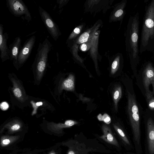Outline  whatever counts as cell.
<instances>
[{
  "mask_svg": "<svg viewBox=\"0 0 154 154\" xmlns=\"http://www.w3.org/2000/svg\"><path fill=\"white\" fill-rule=\"evenodd\" d=\"M6 6L10 12L16 17H20L28 23L32 17L29 10L22 0H7Z\"/></svg>",
  "mask_w": 154,
  "mask_h": 154,
  "instance_id": "5b68a950",
  "label": "cell"
},
{
  "mask_svg": "<svg viewBox=\"0 0 154 154\" xmlns=\"http://www.w3.org/2000/svg\"><path fill=\"white\" fill-rule=\"evenodd\" d=\"M140 53L154 52V0L145 7L141 29Z\"/></svg>",
  "mask_w": 154,
  "mask_h": 154,
  "instance_id": "6da1fadb",
  "label": "cell"
},
{
  "mask_svg": "<svg viewBox=\"0 0 154 154\" xmlns=\"http://www.w3.org/2000/svg\"><path fill=\"white\" fill-rule=\"evenodd\" d=\"M80 32V29L77 27L75 28L74 30V32L77 34H79Z\"/></svg>",
  "mask_w": 154,
  "mask_h": 154,
  "instance_id": "83f0119b",
  "label": "cell"
},
{
  "mask_svg": "<svg viewBox=\"0 0 154 154\" xmlns=\"http://www.w3.org/2000/svg\"><path fill=\"white\" fill-rule=\"evenodd\" d=\"M21 39L20 36L15 38L13 42L9 46V55L11 60L15 66L16 64L18 55L22 47L21 45Z\"/></svg>",
  "mask_w": 154,
  "mask_h": 154,
  "instance_id": "7c38bea8",
  "label": "cell"
},
{
  "mask_svg": "<svg viewBox=\"0 0 154 154\" xmlns=\"http://www.w3.org/2000/svg\"><path fill=\"white\" fill-rule=\"evenodd\" d=\"M81 49L82 51H85L87 49V46L86 44L85 43L83 44L81 46Z\"/></svg>",
  "mask_w": 154,
  "mask_h": 154,
  "instance_id": "4316f807",
  "label": "cell"
},
{
  "mask_svg": "<svg viewBox=\"0 0 154 154\" xmlns=\"http://www.w3.org/2000/svg\"><path fill=\"white\" fill-rule=\"evenodd\" d=\"M68 145L69 148L68 154H87L92 149L87 148L85 144L76 140H71Z\"/></svg>",
  "mask_w": 154,
  "mask_h": 154,
  "instance_id": "8fae6325",
  "label": "cell"
},
{
  "mask_svg": "<svg viewBox=\"0 0 154 154\" xmlns=\"http://www.w3.org/2000/svg\"><path fill=\"white\" fill-rule=\"evenodd\" d=\"M78 122L75 121L71 120H66L64 123H55L51 122L48 124V128L54 131H60L65 128H69L72 126L76 125Z\"/></svg>",
  "mask_w": 154,
  "mask_h": 154,
  "instance_id": "9a60e30c",
  "label": "cell"
},
{
  "mask_svg": "<svg viewBox=\"0 0 154 154\" xmlns=\"http://www.w3.org/2000/svg\"><path fill=\"white\" fill-rule=\"evenodd\" d=\"M139 16L138 12L130 17L128 27L127 44L130 62L135 68L140 60L138 40L139 34Z\"/></svg>",
  "mask_w": 154,
  "mask_h": 154,
  "instance_id": "7a4b0ae2",
  "label": "cell"
},
{
  "mask_svg": "<svg viewBox=\"0 0 154 154\" xmlns=\"http://www.w3.org/2000/svg\"><path fill=\"white\" fill-rule=\"evenodd\" d=\"M113 126L116 132L122 141L125 144L130 145V143L128 139L121 128L116 124H113Z\"/></svg>",
  "mask_w": 154,
  "mask_h": 154,
  "instance_id": "ac0fdd59",
  "label": "cell"
},
{
  "mask_svg": "<svg viewBox=\"0 0 154 154\" xmlns=\"http://www.w3.org/2000/svg\"><path fill=\"white\" fill-rule=\"evenodd\" d=\"M10 78L13 84L12 91L14 96L20 101L24 102L27 97L23 85L15 77L11 76Z\"/></svg>",
  "mask_w": 154,
  "mask_h": 154,
  "instance_id": "30bf717a",
  "label": "cell"
},
{
  "mask_svg": "<svg viewBox=\"0 0 154 154\" xmlns=\"http://www.w3.org/2000/svg\"><path fill=\"white\" fill-rule=\"evenodd\" d=\"M10 123L11 125L10 128L12 131H16L20 128L21 126L19 122L17 121L11 122Z\"/></svg>",
  "mask_w": 154,
  "mask_h": 154,
  "instance_id": "44dd1931",
  "label": "cell"
},
{
  "mask_svg": "<svg viewBox=\"0 0 154 154\" xmlns=\"http://www.w3.org/2000/svg\"><path fill=\"white\" fill-rule=\"evenodd\" d=\"M124 13V11L122 9L118 10L115 13V15L116 17H119L122 16Z\"/></svg>",
  "mask_w": 154,
  "mask_h": 154,
  "instance_id": "d4e9b609",
  "label": "cell"
},
{
  "mask_svg": "<svg viewBox=\"0 0 154 154\" xmlns=\"http://www.w3.org/2000/svg\"><path fill=\"white\" fill-rule=\"evenodd\" d=\"M153 94L151 91L146 92L147 103L149 108L152 110H154V97Z\"/></svg>",
  "mask_w": 154,
  "mask_h": 154,
  "instance_id": "d6986e66",
  "label": "cell"
},
{
  "mask_svg": "<svg viewBox=\"0 0 154 154\" xmlns=\"http://www.w3.org/2000/svg\"><path fill=\"white\" fill-rule=\"evenodd\" d=\"M74 79V75L70 74L63 82L61 86L62 89L67 91H73L75 88Z\"/></svg>",
  "mask_w": 154,
  "mask_h": 154,
  "instance_id": "2e32d148",
  "label": "cell"
},
{
  "mask_svg": "<svg viewBox=\"0 0 154 154\" xmlns=\"http://www.w3.org/2000/svg\"><path fill=\"white\" fill-rule=\"evenodd\" d=\"M122 96V89L120 85L116 86L114 89L113 94V99L114 102L115 108L117 109L118 103Z\"/></svg>",
  "mask_w": 154,
  "mask_h": 154,
  "instance_id": "e0dca14e",
  "label": "cell"
},
{
  "mask_svg": "<svg viewBox=\"0 0 154 154\" xmlns=\"http://www.w3.org/2000/svg\"><path fill=\"white\" fill-rule=\"evenodd\" d=\"M89 34L87 32H85L82 34L79 39V41L80 43H83L87 41L89 37Z\"/></svg>",
  "mask_w": 154,
  "mask_h": 154,
  "instance_id": "7402d4cb",
  "label": "cell"
},
{
  "mask_svg": "<svg viewBox=\"0 0 154 154\" xmlns=\"http://www.w3.org/2000/svg\"><path fill=\"white\" fill-rule=\"evenodd\" d=\"M38 11L41 20L48 32L53 38L56 41L60 35L58 26L48 12L40 6Z\"/></svg>",
  "mask_w": 154,
  "mask_h": 154,
  "instance_id": "8992f818",
  "label": "cell"
},
{
  "mask_svg": "<svg viewBox=\"0 0 154 154\" xmlns=\"http://www.w3.org/2000/svg\"><path fill=\"white\" fill-rule=\"evenodd\" d=\"M102 129L103 134L100 138L109 144L119 147L118 142L110 127L106 124H104L102 126Z\"/></svg>",
  "mask_w": 154,
  "mask_h": 154,
  "instance_id": "4fadbf2b",
  "label": "cell"
},
{
  "mask_svg": "<svg viewBox=\"0 0 154 154\" xmlns=\"http://www.w3.org/2000/svg\"><path fill=\"white\" fill-rule=\"evenodd\" d=\"M97 117L99 121H103L107 124H109L111 122L110 117L106 113L104 114L103 116L100 114Z\"/></svg>",
  "mask_w": 154,
  "mask_h": 154,
  "instance_id": "ffe728a7",
  "label": "cell"
},
{
  "mask_svg": "<svg viewBox=\"0 0 154 154\" xmlns=\"http://www.w3.org/2000/svg\"><path fill=\"white\" fill-rule=\"evenodd\" d=\"M10 142V140L8 139H4L2 141L3 144L5 145H6L9 144Z\"/></svg>",
  "mask_w": 154,
  "mask_h": 154,
  "instance_id": "484cf974",
  "label": "cell"
},
{
  "mask_svg": "<svg viewBox=\"0 0 154 154\" xmlns=\"http://www.w3.org/2000/svg\"><path fill=\"white\" fill-rule=\"evenodd\" d=\"M128 111L135 140L139 144L140 140V116L135 96L128 92Z\"/></svg>",
  "mask_w": 154,
  "mask_h": 154,
  "instance_id": "277c9868",
  "label": "cell"
},
{
  "mask_svg": "<svg viewBox=\"0 0 154 154\" xmlns=\"http://www.w3.org/2000/svg\"><path fill=\"white\" fill-rule=\"evenodd\" d=\"M119 59L116 60L112 63L111 70V73L112 74H114L117 70L119 64Z\"/></svg>",
  "mask_w": 154,
  "mask_h": 154,
  "instance_id": "603a6c76",
  "label": "cell"
},
{
  "mask_svg": "<svg viewBox=\"0 0 154 154\" xmlns=\"http://www.w3.org/2000/svg\"><path fill=\"white\" fill-rule=\"evenodd\" d=\"M8 34L4 33L3 25L0 24V57L2 62L10 59L9 48L7 45Z\"/></svg>",
  "mask_w": 154,
  "mask_h": 154,
  "instance_id": "9c48e42d",
  "label": "cell"
},
{
  "mask_svg": "<svg viewBox=\"0 0 154 154\" xmlns=\"http://www.w3.org/2000/svg\"><path fill=\"white\" fill-rule=\"evenodd\" d=\"M147 140L149 154H154V122L149 118L147 122Z\"/></svg>",
  "mask_w": 154,
  "mask_h": 154,
  "instance_id": "5bb4252c",
  "label": "cell"
},
{
  "mask_svg": "<svg viewBox=\"0 0 154 154\" xmlns=\"http://www.w3.org/2000/svg\"><path fill=\"white\" fill-rule=\"evenodd\" d=\"M52 45L47 38H45L38 45L37 52L32 65L35 71L37 80L41 79L48 64L49 54L51 50Z\"/></svg>",
  "mask_w": 154,
  "mask_h": 154,
  "instance_id": "3957f363",
  "label": "cell"
},
{
  "mask_svg": "<svg viewBox=\"0 0 154 154\" xmlns=\"http://www.w3.org/2000/svg\"><path fill=\"white\" fill-rule=\"evenodd\" d=\"M36 41V37L32 35L25 41L19 52L15 67H21L29 58Z\"/></svg>",
  "mask_w": 154,
  "mask_h": 154,
  "instance_id": "52a82bcc",
  "label": "cell"
},
{
  "mask_svg": "<svg viewBox=\"0 0 154 154\" xmlns=\"http://www.w3.org/2000/svg\"><path fill=\"white\" fill-rule=\"evenodd\" d=\"M54 154V153H51V154Z\"/></svg>",
  "mask_w": 154,
  "mask_h": 154,
  "instance_id": "f1b7e54d",
  "label": "cell"
},
{
  "mask_svg": "<svg viewBox=\"0 0 154 154\" xmlns=\"http://www.w3.org/2000/svg\"><path fill=\"white\" fill-rule=\"evenodd\" d=\"M143 84L145 89L146 92L151 91L149 87L151 85L152 86L154 95V66L151 62L148 61L144 65L143 71Z\"/></svg>",
  "mask_w": 154,
  "mask_h": 154,
  "instance_id": "ba28073f",
  "label": "cell"
},
{
  "mask_svg": "<svg viewBox=\"0 0 154 154\" xmlns=\"http://www.w3.org/2000/svg\"><path fill=\"white\" fill-rule=\"evenodd\" d=\"M9 106L8 103L5 101L2 102L0 104L1 109L3 111L7 110L9 108Z\"/></svg>",
  "mask_w": 154,
  "mask_h": 154,
  "instance_id": "cb8c5ba5",
  "label": "cell"
}]
</instances>
